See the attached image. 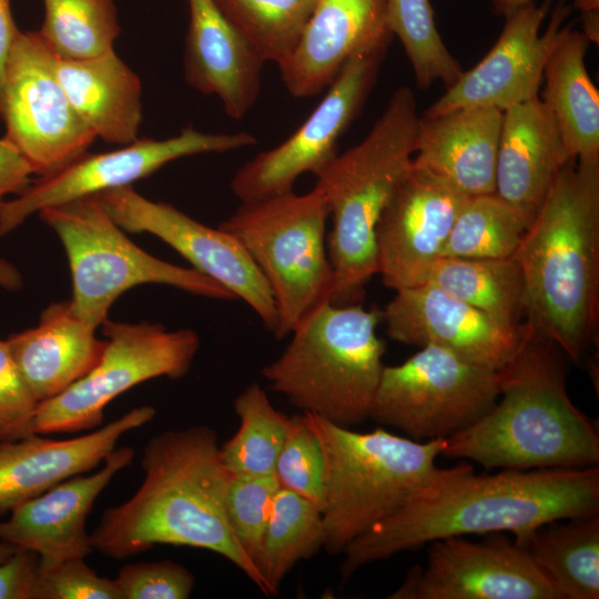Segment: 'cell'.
I'll return each mask as SVG.
<instances>
[{"instance_id": "obj_1", "label": "cell", "mask_w": 599, "mask_h": 599, "mask_svg": "<svg viewBox=\"0 0 599 599\" xmlns=\"http://www.w3.org/2000/svg\"><path fill=\"white\" fill-rule=\"evenodd\" d=\"M597 512V466L476 475L458 464L344 549L342 583L363 566L437 539L511 532L520 544L540 526Z\"/></svg>"}, {"instance_id": "obj_20", "label": "cell", "mask_w": 599, "mask_h": 599, "mask_svg": "<svg viewBox=\"0 0 599 599\" xmlns=\"http://www.w3.org/2000/svg\"><path fill=\"white\" fill-rule=\"evenodd\" d=\"M133 458V448H114L94 474L69 478L20 504L0 521V540L37 552L41 565L85 558L93 551L88 516L100 494Z\"/></svg>"}, {"instance_id": "obj_34", "label": "cell", "mask_w": 599, "mask_h": 599, "mask_svg": "<svg viewBox=\"0 0 599 599\" xmlns=\"http://www.w3.org/2000/svg\"><path fill=\"white\" fill-rule=\"evenodd\" d=\"M45 14L38 31L59 59L82 60L113 50L120 33L113 0H43Z\"/></svg>"}, {"instance_id": "obj_4", "label": "cell", "mask_w": 599, "mask_h": 599, "mask_svg": "<svg viewBox=\"0 0 599 599\" xmlns=\"http://www.w3.org/2000/svg\"><path fill=\"white\" fill-rule=\"evenodd\" d=\"M564 357L527 325L517 354L500 370L497 402L471 426L446 438L441 456L486 469L597 466L598 427L567 393Z\"/></svg>"}, {"instance_id": "obj_6", "label": "cell", "mask_w": 599, "mask_h": 599, "mask_svg": "<svg viewBox=\"0 0 599 599\" xmlns=\"http://www.w3.org/2000/svg\"><path fill=\"white\" fill-rule=\"evenodd\" d=\"M324 456V549H344L444 475L445 439L418 441L383 428L359 433L304 413Z\"/></svg>"}, {"instance_id": "obj_18", "label": "cell", "mask_w": 599, "mask_h": 599, "mask_svg": "<svg viewBox=\"0 0 599 599\" xmlns=\"http://www.w3.org/2000/svg\"><path fill=\"white\" fill-rule=\"evenodd\" d=\"M468 196L413 164L376 226L378 273L395 292L426 283Z\"/></svg>"}, {"instance_id": "obj_9", "label": "cell", "mask_w": 599, "mask_h": 599, "mask_svg": "<svg viewBox=\"0 0 599 599\" xmlns=\"http://www.w3.org/2000/svg\"><path fill=\"white\" fill-rule=\"evenodd\" d=\"M38 214L62 242L71 272L74 312L95 328L108 319L119 296L142 284L167 285L211 300H236L196 270L158 258L133 243L97 194Z\"/></svg>"}, {"instance_id": "obj_33", "label": "cell", "mask_w": 599, "mask_h": 599, "mask_svg": "<svg viewBox=\"0 0 599 599\" xmlns=\"http://www.w3.org/2000/svg\"><path fill=\"white\" fill-rule=\"evenodd\" d=\"M263 62L277 65L296 48L318 0H215Z\"/></svg>"}, {"instance_id": "obj_13", "label": "cell", "mask_w": 599, "mask_h": 599, "mask_svg": "<svg viewBox=\"0 0 599 599\" xmlns=\"http://www.w3.org/2000/svg\"><path fill=\"white\" fill-rule=\"evenodd\" d=\"M388 45L355 53L293 134L237 169L230 187L241 202L293 191L300 176L308 172L315 175L337 154V143L364 105Z\"/></svg>"}, {"instance_id": "obj_15", "label": "cell", "mask_w": 599, "mask_h": 599, "mask_svg": "<svg viewBox=\"0 0 599 599\" xmlns=\"http://www.w3.org/2000/svg\"><path fill=\"white\" fill-rule=\"evenodd\" d=\"M97 195L124 231L149 233L162 240L190 262L192 268L247 304L264 328L275 335L278 316L272 292L234 234L200 223L171 204L151 201L131 186Z\"/></svg>"}, {"instance_id": "obj_10", "label": "cell", "mask_w": 599, "mask_h": 599, "mask_svg": "<svg viewBox=\"0 0 599 599\" xmlns=\"http://www.w3.org/2000/svg\"><path fill=\"white\" fill-rule=\"evenodd\" d=\"M105 347L99 363L59 395L38 404L34 433L71 434L102 425L105 407L132 387L158 377L177 379L191 368L200 347L193 329L161 324L101 325Z\"/></svg>"}, {"instance_id": "obj_46", "label": "cell", "mask_w": 599, "mask_h": 599, "mask_svg": "<svg viewBox=\"0 0 599 599\" xmlns=\"http://www.w3.org/2000/svg\"><path fill=\"white\" fill-rule=\"evenodd\" d=\"M22 284L23 280L18 268L0 257V286L8 291H18Z\"/></svg>"}, {"instance_id": "obj_43", "label": "cell", "mask_w": 599, "mask_h": 599, "mask_svg": "<svg viewBox=\"0 0 599 599\" xmlns=\"http://www.w3.org/2000/svg\"><path fill=\"white\" fill-rule=\"evenodd\" d=\"M33 169L19 149L4 135L0 139V201L3 196L19 194L30 183Z\"/></svg>"}, {"instance_id": "obj_40", "label": "cell", "mask_w": 599, "mask_h": 599, "mask_svg": "<svg viewBox=\"0 0 599 599\" xmlns=\"http://www.w3.org/2000/svg\"><path fill=\"white\" fill-rule=\"evenodd\" d=\"M84 559L40 564L34 599H121L114 580L99 576Z\"/></svg>"}, {"instance_id": "obj_12", "label": "cell", "mask_w": 599, "mask_h": 599, "mask_svg": "<svg viewBox=\"0 0 599 599\" xmlns=\"http://www.w3.org/2000/svg\"><path fill=\"white\" fill-rule=\"evenodd\" d=\"M0 116L6 136L39 175L65 166L95 140L71 105L57 77L55 55L38 31H20L10 50Z\"/></svg>"}, {"instance_id": "obj_24", "label": "cell", "mask_w": 599, "mask_h": 599, "mask_svg": "<svg viewBox=\"0 0 599 599\" xmlns=\"http://www.w3.org/2000/svg\"><path fill=\"white\" fill-rule=\"evenodd\" d=\"M186 82L216 95L225 113L241 120L255 104L264 63L221 11L215 0H187Z\"/></svg>"}, {"instance_id": "obj_27", "label": "cell", "mask_w": 599, "mask_h": 599, "mask_svg": "<svg viewBox=\"0 0 599 599\" xmlns=\"http://www.w3.org/2000/svg\"><path fill=\"white\" fill-rule=\"evenodd\" d=\"M55 72L74 111L95 138L122 145L138 140L141 82L113 50L82 60L55 57Z\"/></svg>"}, {"instance_id": "obj_36", "label": "cell", "mask_w": 599, "mask_h": 599, "mask_svg": "<svg viewBox=\"0 0 599 599\" xmlns=\"http://www.w3.org/2000/svg\"><path fill=\"white\" fill-rule=\"evenodd\" d=\"M386 19L409 60L417 87H451L463 73L436 27L429 0H385Z\"/></svg>"}, {"instance_id": "obj_5", "label": "cell", "mask_w": 599, "mask_h": 599, "mask_svg": "<svg viewBox=\"0 0 599 599\" xmlns=\"http://www.w3.org/2000/svg\"><path fill=\"white\" fill-rule=\"evenodd\" d=\"M419 119L413 90L399 87L368 134L314 175V187L325 196L332 219L327 253L334 305L359 304L378 273L376 226L412 165Z\"/></svg>"}, {"instance_id": "obj_48", "label": "cell", "mask_w": 599, "mask_h": 599, "mask_svg": "<svg viewBox=\"0 0 599 599\" xmlns=\"http://www.w3.org/2000/svg\"><path fill=\"white\" fill-rule=\"evenodd\" d=\"M17 549L16 546L0 540V562L8 559Z\"/></svg>"}, {"instance_id": "obj_30", "label": "cell", "mask_w": 599, "mask_h": 599, "mask_svg": "<svg viewBox=\"0 0 599 599\" xmlns=\"http://www.w3.org/2000/svg\"><path fill=\"white\" fill-rule=\"evenodd\" d=\"M426 283L508 328L522 329L526 325L525 285L516 254L505 258L439 257Z\"/></svg>"}, {"instance_id": "obj_16", "label": "cell", "mask_w": 599, "mask_h": 599, "mask_svg": "<svg viewBox=\"0 0 599 599\" xmlns=\"http://www.w3.org/2000/svg\"><path fill=\"white\" fill-rule=\"evenodd\" d=\"M390 599H560L527 551L504 532L429 542L425 566L410 568Z\"/></svg>"}, {"instance_id": "obj_47", "label": "cell", "mask_w": 599, "mask_h": 599, "mask_svg": "<svg viewBox=\"0 0 599 599\" xmlns=\"http://www.w3.org/2000/svg\"><path fill=\"white\" fill-rule=\"evenodd\" d=\"M534 0H490L494 11L505 18Z\"/></svg>"}, {"instance_id": "obj_17", "label": "cell", "mask_w": 599, "mask_h": 599, "mask_svg": "<svg viewBox=\"0 0 599 599\" xmlns=\"http://www.w3.org/2000/svg\"><path fill=\"white\" fill-rule=\"evenodd\" d=\"M551 0L535 1L506 17L504 28L488 53L422 114L439 115L457 109L493 108L506 111L539 97L544 71L571 7L559 1L541 33Z\"/></svg>"}, {"instance_id": "obj_42", "label": "cell", "mask_w": 599, "mask_h": 599, "mask_svg": "<svg viewBox=\"0 0 599 599\" xmlns=\"http://www.w3.org/2000/svg\"><path fill=\"white\" fill-rule=\"evenodd\" d=\"M40 556L18 548L0 562V599H34Z\"/></svg>"}, {"instance_id": "obj_25", "label": "cell", "mask_w": 599, "mask_h": 599, "mask_svg": "<svg viewBox=\"0 0 599 599\" xmlns=\"http://www.w3.org/2000/svg\"><path fill=\"white\" fill-rule=\"evenodd\" d=\"M504 112L465 108L420 116L413 164L473 197L495 193Z\"/></svg>"}, {"instance_id": "obj_26", "label": "cell", "mask_w": 599, "mask_h": 599, "mask_svg": "<svg viewBox=\"0 0 599 599\" xmlns=\"http://www.w3.org/2000/svg\"><path fill=\"white\" fill-rule=\"evenodd\" d=\"M74 312L71 301L50 304L37 326L9 336L10 352L39 403L85 376L100 361L105 339Z\"/></svg>"}, {"instance_id": "obj_38", "label": "cell", "mask_w": 599, "mask_h": 599, "mask_svg": "<svg viewBox=\"0 0 599 599\" xmlns=\"http://www.w3.org/2000/svg\"><path fill=\"white\" fill-rule=\"evenodd\" d=\"M278 488L275 475L231 476L230 479L227 520L237 544L254 565Z\"/></svg>"}, {"instance_id": "obj_29", "label": "cell", "mask_w": 599, "mask_h": 599, "mask_svg": "<svg viewBox=\"0 0 599 599\" xmlns=\"http://www.w3.org/2000/svg\"><path fill=\"white\" fill-rule=\"evenodd\" d=\"M517 545L560 599L599 598V512L546 524Z\"/></svg>"}, {"instance_id": "obj_21", "label": "cell", "mask_w": 599, "mask_h": 599, "mask_svg": "<svg viewBox=\"0 0 599 599\" xmlns=\"http://www.w3.org/2000/svg\"><path fill=\"white\" fill-rule=\"evenodd\" d=\"M154 407L132 408L89 434L68 439L30 437L0 441V516L60 483L97 468L130 430L151 422Z\"/></svg>"}, {"instance_id": "obj_11", "label": "cell", "mask_w": 599, "mask_h": 599, "mask_svg": "<svg viewBox=\"0 0 599 599\" xmlns=\"http://www.w3.org/2000/svg\"><path fill=\"white\" fill-rule=\"evenodd\" d=\"M499 393L500 370L426 345L384 366L369 418L414 440L446 439L480 419Z\"/></svg>"}, {"instance_id": "obj_45", "label": "cell", "mask_w": 599, "mask_h": 599, "mask_svg": "<svg viewBox=\"0 0 599 599\" xmlns=\"http://www.w3.org/2000/svg\"><path fill=\"white\" fill-rule=\"evenodd\" d=\"M575 8L580 12L582 33L590 43H599V0H573Z\"/></svg>"}, {"instance_id": "obj_32", "label": "cell", "mask_w": 599, "mask_h": 599, "mask_svg": "<svg viewBox=\"0 0 599 599\" xmlns=\"http://www.w3.org/2000/svg\"><path fill=\"white\" fill-rule=\"evenodd\" d=\"M237 432L220 446L231 476L274 475L287 437L291 416L275 409L258 383H252L234 400Z\"/></svg>"}, {"instance_id": "obj_3", "label": "cell", "mask_w": 599, "mask_h": 599, "mask_svg": "<svg viewBox=\"0 0 599 599\" xmlns=\"http://www.w3.org/2000/svg\"><path fill=\"white\" fill-rule=\"evenodd\" d=\"M526 324L580 363L599 316V161H570L526 230Z\"/></svg>"}, {"instance_id": "obj_22", "label": "cell", "mask_w": 599, "mask_h": 599, "mask_svg": "<svg viewBox=\"0 0 599 599\" xmlns=\"http://www.w3.org/2000/svg\"><path fill=\"white\" fill-rule=\"evenodd\" d=\"M385 0H318L292 54L278 64L294 98L314 97L358 51L389 44Z\"/></svg>"}, {"instance_id": "obj_31", "label": "cell", "mask_w": 599, "mask_h": 599, "mask_svg": "<svg viewBox=\"0 0 599 599\" xmlns=\"http://www.w3.org/2000/svg\"><path fill=\"white\" fill-rule=\"evenodd\" d=\"M325 542L322 511L297 494L280 487L255 561L265 595L275 596L286 573L315 556Z\"/></svg>"}, {"instance_id": "obj_41", "label": "cell", "mask_w": 599, "mask_h": 599, "mask_svg": "<svg viewBox=\"0 0 599 599\" xmlns=\"http://www.w3.org/2000/svg\"><path fill=\"white\" fill-rule=\"evenodd\" d=\"M38 404L7 341H0V441H14L34 435Z\"/></svg>"}, {"instance_id": "obj_2", "label": "cell", "mask_w": 599, "mask_h": 599, "mask_svg": "<svg viewBox=\"0 0 599 599\" xmlns=\"http://www.w3.org/2000/svg\"><path fill=\"white\" fill-rule=\"evenodd\" d=\"M141 466L138 490L105 509L90 534L93 550L119 560L156 545L205 549L231 561L265 593L260 571L227 520L231 475L215 430L195 425L156 434L144 446Z\"/></svg>"}, {"instance_id": "obj_19", "label": "cell", "mask_w": 599, "mask_h": 599, "mask_svg": "<svg viewBox=\"0 0 599 599\" xmlns=\"http://www.w3.org/2000/svg\"><path fill=\"white\" fill-rule=\"evenodd\" d=\"M387 336L398 343L434 345L479 366L501 370L527 332L508 328L441 288L425 283L396 291L380 309Z\"/></svg>"}, {"instance_id": "obj_37", "label": "cell", "mask_w": 599, "mask_h": 599, "mask_svg": "<svg viewBox=\"0 0 599 599\" xmlns=\"http://www.w3.org/2000/svg\"><path fill=\"white\" fill-rule=\"evenodd\" d=\"M274 475L280 487L297 494L323 512L324 456L304 413L291 416L287 437L278 455Z\"/></svg>"}, {"instance_id": "obj_28", "label": "cell", "mask_w": 599, "mask_h": 599, "mask_svg": "<svg viewBox=\"0 0 599 599\" xmlns=\"http://www.w3.org/2000/svg\"><path fill=\"white\" fill-rule=\"evenodd\" d=\"M589 45L581 31L561 28L545 67L540 97L569 152L582 162L599 161V92L586 65Z\"/></svg>"}, {"instance_id": "obj_39", "label": "cell", "mask_w": 599, "mask_h": 599, "mask_svg": "<svg viewBox=\"0 0 599 599\" xmlns=\"http://www.w3.org/2000/svg\"><path fill=\"white\" fill-rule=\"evenodd\" d=\"M113 580L121 599H186L195 585L186 567L169 559L126 564Z\"/></svg>"}, {"instance_id": "obj_35", "label": "cell", "mask_w": 599, "mask_h": 599, "mask_svg": "<svg viewBox=\"0 0 599 599\" xmlns=\"http://www.w3.org/2000/svg\"><path fill=\"white\" fill-rule=\"evenodd\" d=\"M527 225L495 193L468 197L440 257L505 258L518 251Z\"/></svg>"}, {"instance_id": "obj_23", "label": "cell", "mask_w": 599, "mask_h": 599, "mask_svg": "<svg viewBox=\"0 0 599 599\" xmlns=\"http://www.w3.org/2000/svg\"><path fill=\"white\" fill-rule=\"evenodd\" d=\"M576 160L540 97L504 111L495 194L528 226L564 167Z\"/></svg>"}, {"instance_id": "obj_8", "label": "cell", "mask_w": 599, "mask_h": 599, "mask_svg": "<svg viewBox=\"0 0 599 599\" xmlns=\"http://www.w3.org/2000/svg\"><path fill=\"white\" fill-rule=\"evenodd\" d=\"M325 196L313 187L241 202L220 227L234 234L264 276L275 302L282 339L331 303L334 273L327 253Z\"/></svg>"}, {"instance_id": "obj_14", "label": "cell", "mask_w": 599, "mask_h": 599, "mask_svg": "<svg viewBox=\"0 0 599 599\" xmlns=\"http://www.w3.org/2000/svg\"><path fill=\"white\" fill-rule=\"evenodd\" d=\"M247 132L203 133L192 126L165 140L142 139L119 150L87 152L52 173L39 179L10 201H0V236L43 209L113 189L131 186L171 161L202 154L241 150L256 144Z\"/></svg>"}, {"instance_id": "obj_7", "label": "cell", "mask_w": 599, "mask_h": 599, "mask_svg": "<svg viewBox=\"0 0 599 599\" xmlns=\"http://www.w3.org/2000/svg\"><path fill=\"white\" fill-rule=\"evenodd\" d=\"M380 309L326 303L292 333L261 375L302 413L352 428L369 418L384 368Z\"/></svg>"}, {"instance_id": "obj_44", "label": "cell", "mask_w": 599, "mask_h": 599, "mask_svg": "<svg viewBox=\"0 0 599 599\" xmlns=\"http://www.w3.org/2000/svg\"><path fill=\"white\" fill-rule=\"evenodd\" d=\"M19 32L12 17L10 0H0V91L2 88L6 63Z\"/></svg>"}]
</instances>
